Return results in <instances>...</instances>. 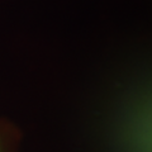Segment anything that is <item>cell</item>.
Masks as SVG:
<instances>
[{
    "label": "cell",
    "instance_id": "6da1fadb",
    "mask_svg": "<svg viewBox=\"0 0 152 152\" xmlns=\"http://www.w3.org/2000/svg\"><path fill=\"white\" fill-rule=\"evenodd\" d=\"M151 94L146 81L131 86L114 105L107 127L108 152H152Z\"/></svg>",
    "mask_w": 152,
    "mask_h": 152
}]
</instances>
